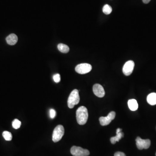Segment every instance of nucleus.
Here are the masks:
<instances>
[{
  "label": "nucleus",
  "instance_id": "nucleus-1",
  "mask_svg": "<svg viewBox=\"0 0 156 156\" xmlns=\"http://www.w3.org/2000/svg\"><path fill=\"white\" fill-rule=\"evenodd\" d=\"M87 109L85 106H81L78 108L76 112V119L80 125H84L87 121L88 118Z\"/></svg>",
  "mask_w": 156,
  "mask_h": 156
},
{
  "label": "nucleus",
  "instance_id": "nucleus-2",
  "mask_svg": "<svg viewBox=\"0 0 156 156\" xmlns=\"http://www.w3.org/2000/svg\"><path fill=\"white\" fill-rule=\"evenodd\" d=\"M80 101L79 92L77 89H74L71 92L68 99V106L70 109H72L75 105H77Z\"/></svg>",
  "mask_w": 156,
  "mask_h": 156
},
{
  "label": "nucleus",
  "instance_id": "nucleus-3",
  "mask_svg": "<svg viewBox=\"0 0 156 156\" xmlns=\"http://www.w3.org/2000/svg\"><path fill=\"white\" fill-rule=\"evenodd\" d=\"M65 130L64 126L58 125L54 129L52 133V139L54 142L60 141L64 134Z\"/></svg>",
  "mask_w": 156,
  "mask_h": 156
},
{
  "label": "nucleus",
  "instance_id": "nucleus-4",
  "mask_svg": "<svg viewBox=\"0 0 156 156\" xmlns=\"http://www.w3.org/2000/svg\"><path fill=\"white\" fill-rule=\"evenodd\" d=\"M70 152L71 154L74 156H88L90 154L89 152L87 149L75 146L72 147Z\"/></svg>",
  "mask_w": 156,
  "mask_h": 156
},
{
  "label": "nucleus",
  "instance_id": "nucleus-5",
  "mask_svg": "<svg viewBox=\"0 0 156 156\" xmlns=\"http://www.w3.org/2000/svg\"><path fill=\"white\" fill-rule=\"evenodd\" d=\"M92 67L89 64H81L77 65L75 68V70L77 73L80 74H85L91 71Z\"/></svg>",
  "mask_w": 156,
  "mask_h": 156
},
{
  "label": "nucleus",
  "instance_id": "nucleus-6",
  "mask_svg": "<svg viewBox=\"0 0 156 156\" xmlns=\"http://www.w3.org/2000/svg\"><path fill=\"white\" fill-rule=\"evenodd\" d=\"M136 142L137 147L139 150L148 149L151 145V140H150L142 139L139 137L137 138Z\"/></svg>",
  "mask_w": 156,
  "mask_h": 156
},
{
  "label": "nucleus",
  "instance_id": "nucleus-7",
  "mask_svg": "<svg viewBox=\"0 0 156 156\" xmlns=\"http://www.w3.org/2000/svg\"><path fill=\"white\" fill-rule=\"evenodd\" d=\"M115 112H111L106 117H101L99 118L100 124L102 126H106L111 123V121L115 119Z\"/></svg>",
  "mask_w": 156,
  "mask_h": 156
},
{
  "label": "nucleus",
  "instance_id": "nucleus-8",
  "mask_svg": "<svg viewBox=\"0 0 156 156\" xmlns=\"http://www.w3.org/2000/svg\"><path fill=\"white\" fill-rule=\"evenodd\" d=\"M134 67H135V63L133 61L129 60V61H127L124 64L123 67L122 71H123V73L126 76L130 75L132 73Z\"/></svg>",
  "mask_w": 156,
  "mask_h": 156
},
{
  "label": "nucleus",
  "instance_id": "nucleus-9",
  "mask_svg": "<svg viewBox=\"0 0 156 156\" xmlns=\"http://www.w3.org/2000/svg\"><path fill=\"white\" fill-rule=\"evenodd\" d=\"M93 92L96 96L99 98L103 97L105 95V91L102 86L95 84L93 87Z\"/></svg>",
  "mask_w": 156,
  "mask_h": 156
},
{
  "label": "nucleus",
  "instance_id": "nucleus-10",
  "mask_svg": "<svg viewBox=\"0 0 156 156\" xmlns=\"http://www.w3.org/2000/svg\"><path fill=\"white\" fill-rule=\"evenodd\" d=\"M121 131H122V129L118 128L117 129L116 135L111 138L110 141L112 144H115L116 142H118L120 140L124 137V134L121 132Z\"/></svg>",
  "mask_w": 156,
  "mask_h": 156
},
{
  "label": "nucleus",
  "instance_id": "nucleus-11",
  "mask_svg": "<svg viewBox=\"0 0 156 156\" xmlns=\"http://www.w3.org/2000/svg\"><path fill=\"white\" fill-rule=\"evenodd\" d=\"M7 43L10 45H14L18 41V37L16 34L12 33L10 34L6 38Z\"/></svg>",
  "mask_w": 156,
  "mask_h": 156
},
{
  "label": "nucleus",
  "instance_id": "nucleus-12",
  "mask_svg": "<svg viewBox=\"0 0 156 156\" xmlns=\"http://www.w3.org/2000/svg\"><path fill=\"white\" fill-rule=\"evenodd\" d=\"M128 106L131 111H136L138 109V105L135 99H130L128 101Z\"/></svg>",
  "mask_w": 156,
  "mask_h": 156
},
{
  "label": "nucleus",
  "instance_id": "nucleus-13",
  "mask_svg": "<svg viewBox=\"0 0 156 156\" xmlns=\"http://www.w3.org/2000/svg\"><path fill=\"white\" fill-rule=\"evenodd\" d=\"M147 101L150 105L155 106L156 105V93H152L147 97Z\"/></svg>",
  "mask_w": 156,
  "mask_h": 156
},
{
  "label": "nucleus",
  "instance_id": "nucleus-14",
  "mask_svg": "<svg viewBox=\"0 0 156 156\" xmlns=\"http://www.w3.org/2000/svg\"><path fill=\"white\" fill-rule=\"evenodd\" d=\"M57 48H58L59 50L61 52H63V53H67L69 51V48L68 46L67 45L64 44H59L58 46H57Z\"/></svg>",
  "mask_w": 156,
  "mask_h": 156
},
{
  "label": "nucleus",
  "instance_id": "nucleus-15",
  "mask_svg": "<svg viewBox=\"0 0 156 156\" xmlns=\"http://www.w3.org/2000/svg\"><path fill=\"white\" fill-rule=\"evenodd\" d=\"M112 7L109 4L105 5L102 9L103 13L106 15L110 14L112 13Z\"/></svg>",
  "mask_w": 156,
  "mask_h": 156
},
{
  "label": "nucleus",
  "instance_id": "nucleus-16",
  "mask_svg": "<svg viewBox=\"0 0 156 156\" xmlns=\"http://www.w3.org/2000/svg\"><path fill=\"white\" fill-rule=\"evenodd\" d=\"M3 136L4 139L7 141H10L12 139V135L11 133L7 131H4L3 132Z\"/></svg>",
  "mask_w": 156,
  "mask_h": 156
},
{
  "label": "nucleus",
  "instance_id": "nucleus-17",
  "mask_svg": "<svg viewBox=\"0 0 156 156\" xmlns=\"http://www.w3.org/2000/svg\"><path fill=\"white\" fill-rule=\"evenodd\" d=\"M21 122L18 119H15L12 122V126L14 129H18L21 127Z\"/></svg>",
  "mask_w": 156,
  "mask_h": 156
},
{
  "label": "nucleus",
  "instance_id": "nucleus-18",
  "mask_svg": "<svg viewBox=\"0 0 156 156\" xmlns=\"http://www.w3.org/2000/svg\"><path fill=\"white\" fill-rule=\"evenodd\" d=\"M53 79L55 83H59L60 81V80H61L60 75L58 73L55 74L53 75Z\"/></svg>",
  "mask_w": 156,
  "mask_h": 156
},
{
  "label": "nucleus",
  "instance_id": "nucleus-19",
  "mask_svg": "<svg viewBox=\"0 0 156 156\" xmlns=\"http://www.w3.org/2000/svg\"><path fill=\"white\" fill-rule=\"evenodd\" d=\"M50 115L51 118H53L55 117L56 115V112L55 110L53 109H51L50 110Z\"/></svg>",
  "mask_w": 156,
  "mask_h": 156
},
{
  "label": "nucleus",
  "instance_id": "nucleus-20",
  "mask_svg": "<svg viewBox=\"0 0 156 156\" xmlns=\"http://www.w3.org/2000/svg\"><path fill=\"white\" fill-rule=\"evenodd\" d=\"M114 156H126V155L123 152H118L115 153Z\"/></svg>",
  "mask_w": 156,
  "mask_h": 156
},
{
  "label": "nucleus",
  "instance_id": "nucleus-21",
  "mask_svg": "<svg viewBox=\"0 0 156 156\" xmlns=\"http://www.w3.org/2000/svg\"><path fill=\"white\" fill-rule=\"evenodd\" d=\"M142 1L144 4H148L150 2L151 0H142Z\"/></svg>",
  "mask_w": 156,
  "mask_h": 156
},
{
  "label": "nucleus",
  "instance_id": "nucleus-22",
  "mask_svg": "<svg viewBox=\"0 0 156 156\" xmlns=\"http://www.w3.org/2000/svg\"></svg>",
  "mask_w": 156,
  "mask_h": 156
}]
</instances>
